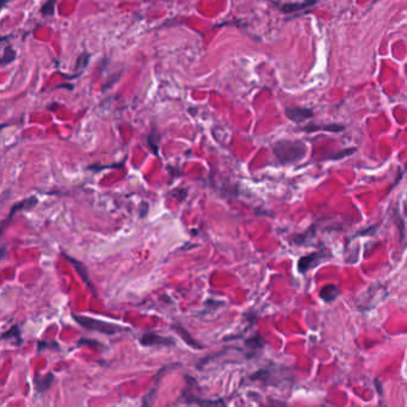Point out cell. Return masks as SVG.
Returning <instances> with one entry per match:
<instances>
[{"mask_svg": "<svg viewBox=\"0 0 407 407\" xmlns=\"http://www.w3.org/2000/svg\"><path fill=\"white\" fill-rule=\"evenodd\" d=\"M272 152L279 164H295L305 158L307 147L302 141L293 140H278L272 145Z\"/></svg>", "mask_w": 407, "mask_h": 407, "instance_id": "obj_1", "label": "cell"}, {"mask_svg": "<svg viewBox=\"0 0 407 407\" xmlns=\"http://www.w3.org/2000/svg\"><path fill=\"white\" fill-rule=\"evenodd\" d=\"M77 324L82 326L84 328L90 331H97L99 333L108 334V336H113V334L121 333V332L128 331V328L123 327V326L117 325V324L109 323V321H103L99 319H95L91 317H85V315H76L72 314Z\"/></svg>", "mask_w": 407, "mask_h": 407, "instance_id": "obj_2", "label": "cell"}, {"mask_svg": "<svg viewBox=\"0 0 407 407\" xmlns=\"http://www.w3.org/2000/svg\"><path fill=\"white\" fill-rule=\"evenodd\" d=\"M331 257V253L326 250H319L308 256H303L297 261V270L300 274H306L307 271L317 268L321 261L327 260Z\"/></svg>", "mask_w": 407, "mask_h": 407, "instance_id": "obj_3", "label": "cell"}, {"mask_svg": "<svg viewBox=\"0 0 407 407\" xmlns=\"http://www.w3.org/2000/svg\"><path fill=\"white\" fill-rule=\"evenodd\" d=\"M140 344L144 346H171L175 345L176 342L173 338H170V337H164L160 336V334L155 333V332H146V333L142 334L139 339Z\"/></svg>", "mask_w": 407, "mask_h": 407, "instance_id": "obj_4", "label": "cell"}, {"mask_svg": "<svg viewBox=\"0 0 407 407\" xmlns=\"http://www.w3.org/2000/svg\"><path fill=\"white\" fill-rule=\"evenodd\" d=\"M313 115L314 113L309 108H295V106L286 108V116L295 123H301L303 121L309 120L313 117Z\"/></svg>", "mask_w": 407, "mask_h": 407, "instance_id": "obj_5", "label": "cell"}, {"mask_svg": "<svg viewBox=\"0 0 407 407\" xmlns=\"http://www.w3.org/2000/svg\"><path fill=\"white\" fill-rule=\"evenodd\" d=\"M180 401H183L184 404H197V405L201 406H212V405H225V403L222 400H203V399L198 398V396L194 395L193 392L189 390V387H186L185 390L181 393V396L179 399Z\"/></svg>", "mask_w": 407, "mask_h": 407, "instance_id": "obj_6", "label": "cell"}, {"mask_svg": "<svg viewBox=\"0 0 407 407\" xmlns=\"http://www.w3.org/2000/svg\"><path fill=\"white\" fill-rule=\"evenodd\" d=\"M37 203H38V199H37V197H35V196H31L29 197V198H24V199H22V201L18 202V203H15L14 206L11 207V212H9L7 220L2 222V228L6 227V224L15 216L16 212H20V211H29V209H33Z\"/></svg>", "mask_w": 407, "mask_h": 407, "instance_id": "obj_7", "label": "cell"}, {"mask_svg": "<svg viewBox=\"0 0 407 407\" xmlns=\"http://www.w3.org/2000/svg\"><path fill=\"white\" fill-rule=\"evenodd\" d=\"M62 255L65 256V258L67 259V260L69 261V263L72 264V266H73L74 269H76V271H77V274L79 275V277L80 278L82 279V281H84V283L86 284L87 287L90 288L91 290H92L93 293H96V289H95V287L92 286V282H91V279H90V276H89V272H87V269H86V266L84 265V264L81 263V261H79V260H77V259H74V258H72L71 256H68L67 255V253H62Z\"/></svg>", "mask_w": 407, "mask_h": 407, "instance_id": "obj_8", "label": "cell"}, {"mask_svg": "<svg viewBox=\"0 0 407 407\" xmlns=\"http://www.w3.org/2000/svg\"><path fill=\"white\" fill-rule=\"evenodd\" d=\"M318 1L319 0H305L302 2H287V4L278 5V9L283 14H295L318 4Z\"/></svg>", "mask_w": 407, "mask_h": 407, "instance_id": "obj_9", "label": "cell"}, {"mask_svg": "<svg viewBox=\"0 0 407 407\" xmlns=\"http://www.w3.org/2000/svg\"><path fill=\"white\" fill-rule=\"evenodd\" d=\"M171 328H172V330L180 337L181 341H184V343L188 344V345L190 347H193V349L201 350L204 347L202 344H199L198 342H197L196 339L194 338V337L180 325V324H172V325H171Z\"/></svg>", "mask_w": 407, "mask_h": 407, "instance_id": "obj_10", "label": "cell"}, {"mask_svg": "<svg viewBox=\"0 0 407 407\" xmlns=\"http://www.w3.org/2000/svg\"><path fill=\"white\" fill-rule=\"evenodd\" d=\"M301 130L307 131V133H310V131H317V130H326L331 131V133H339V131L345 130V126L338 123H331V124H314L310 123L307 124V126L302 127Z\"/></svg>", "mask_w": 407, "mask_h": 407, "instance_id": "obj_11", "label": "cell"}, {"mask_svg": "<svg viewBox=\"0 0 407 407\" xmlns=\"http://www.w3.org/2000/svg\"><path fill=\"white\" fill-rule=\"evenodd\" d=\"M54 378L55 377H54L53 373H48V374L43 375V376H41V375L35 376V378H33V386H35L36 392L38 394L46 393L50 388V386L53 385Z\"/></svg>", "mask_w": 407, "mask_h": 407, "instance_id": "obj_12", "label": "cell"}, {"mask_svg": "<svg viewBox=\"0 0 407 407\" xmlns=\"http://www.w3.org/2000/svg\"><path fill=\"white\" fill-rule=\"evenodd\" d=\"M339 294H341V290L336 284H327L321 288L319 296L325 302H333L339 296Z\"/></svg>", "mask_w": 407, "mask_h": 407, "instance_id": "obj_13", "label": "cell"}, {"mask_svg": "<svg viewBox=\"0 0 407 407\" xmlns=\"http://www.w3.org/2000/svg\"><path fill=\"white\" fill-rule=\"evenodd\" d=\"M162 141V134L157 130V128H152L151 133L147 135V145L154 155L159 154V145Z\"/></svg>", "mask_w": 407, "mask_h": 407, "instance_id": "obj_14", "label": "cell"}, {"mask_svg": "<svg viewBox=\"0 0 407 407\" xmlns=\"http://www.w3.org/2000/svg\"><path fill=\"white\" fill-rule=\"evenodd\" d=\"M1 338L4 339V341H12V339H14L16 345H20V344L23 343L20 328L18 325H14L12 327H10L9 330L5 331L4 333H2Z\"/></svg>", "mask_w": 407, "mask_h": 407, "instance_id": "obj_15", "label": "cell"}, {"mask_svg": "<svg viewBox=\"0 0 407 407\" xmlns=\"http://www.w3.org/2000/svg\"><path fill=\"white\" fill-rule=\"evenodd\" d=\"M90 59H91V54L87 53V51H82V53L80 54L79 56H78L77 62H76V67H74V71L77 72L78 77H80L82 73H84V71L86 69L87 65H89Z\"/></svg>", "mask_w": 407, "mask_h": 407, "instance_id": "obj_16", "label": "cell"}, {"mask_svg": "<svg viewBox=\"0 0 407 407\" xmlns=\"http://www.w3.org/2000/svg\"><path fill=\"white\" fill-rule=\"evenodd\" d=\"M16 59H17V51H16V49L11 45L6 46L4 48V50H2L1 60H0V66L1 67L7 66V65H10L11 62H14Z\"/></svg>", "mask_w": 407, "mask_h": 407, "instance_id": "obj_17", "label": "cell"}, {"mask_svg": "<svg viewBox=\"0 0 407 407\" xmlns=\"http://www.w3.org/2000/svg\"><path fill=\"white\" fill-rule=\"evenodd\" d=\"M245 345L251 351H257V350H261L265 346V342H264V339L259 334H255V336L246 339Z\"/></svg>", "mask_w": 407, "mask_h": 407, "instance_id": "obj_18", "label": "cell"}, {"mask_svg": "<svg viewBox=\"0 0 407 407\" xmlns=\"http://www.w3.org/2000/svg\"><path fill=\"white\" fill-rule=\"evenodd\" d=\"M58 0H47L41 7V15L42 16H54L55 14V4Z\"/></svg>", "mask_w": 407, "mask_h": 407, "instance_id": "obj_19", "label": "cell"}, {"mask_svg": "<svg viewBox=\"0 0 407 407\" xmlns=\"http://www.w3.org/2000/svg\"><path fill=\"white\" fill-rule=\"evenodd\" d=\"M356 152V148H349V149H344V151L337 153L336 155H333V157H328V159H332V160H338V159H343V158L347 157V155H351L352 153Z\"/></svg>", "mask_w": 407, "mask_h": 407, "instance_id": "obj_20", "label": "cell"}, {"mask_svg": "<svg viewBox=\"0 0 407 407\" xmlns=\"http://www.w3.org/2000/svg\"><path fill=\"white\" fill-rule=\"evenodd\" d=\"M172 196L177 197L178 199H185V197L188 196V189L184 188H177L172 191Z\"/></svg>", "mask_w": 407, "mask_h": 407, "instance_id": "obj_21", "label": "cell"}, {"mask_svg": "<svg viewBox=\"0 0 407 407\" xmlns=\"http://www.w3.org/2000/svg\"><path fill=\"white\" fill-rule=\"evenodd\" d=\"M80 345H92V346H100L103 347V345L100 343H98V342L93 341V339H85V338H81L79 342H78V346Z\"/></svg>", "mask_w": 407, "mask_h": 407, "instance_id": "obj_22", "label": "cell"}, {"mask_svg": "<svg viewBox=\"0 0 407 407\" xmlns=\"http://www.w3.org/2000/svg\"><path fill=\"white\" fill-rule=\"evenodd\" d=\"M148 203H146V202H144V203L141 204V207H140V216L141 217H145L147 215V212H148Z\"/></svg>", "mask_w": 407, "mask_h": 407, "instance_id": "obj_23", "label": "cell"}, {"mask_svg": "<svg viewBox=\"0 0 407 407\" xmlns=\"http://www.w3.org/2000/svg\"><path fill=\"white\" fill-rule=\"evenodd\" d=\"M375 385H376V387H377V390H378V393L382 394V390H381V383H380V381L375 380Z\"/></svg>", "mask_w": 407, "mask_h": 407, "instance_id": "obj_24", "label": "cell"}, {"mask_svg": "<svg viewBox=\"0 0 407 407\" xmlns=\"http://www.w3.org/2000/svg\"><path fill=\"white\" fill-rule=\"evenodd\" d=\"M9 1H11V0H1V7H2V9H4V7L6 6V4Z\"/></svg>", "mask_w": 407, "mask_h": 407, "instance_id": "obj_25", "label": "cell"}]
</instances>
